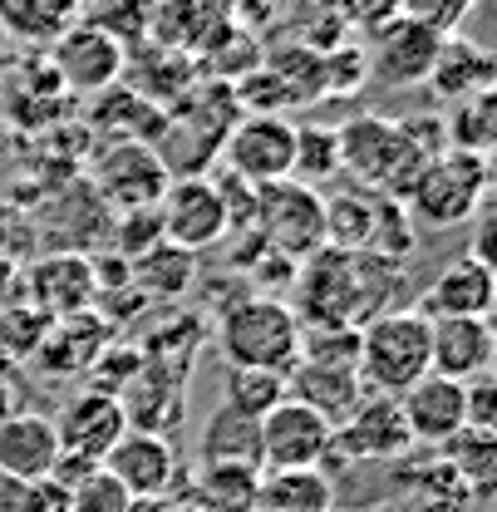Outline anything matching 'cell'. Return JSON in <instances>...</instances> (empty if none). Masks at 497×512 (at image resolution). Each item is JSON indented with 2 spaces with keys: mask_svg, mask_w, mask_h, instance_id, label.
<instances>
[{
  "mask_svg": "<svg viewBox=\"0 0 497 512\" xmlns=\"http://www.w3.org/2000/svg\"><path fill=\"white\" fill-rule=\"evenodd\" d=\"M217 355L227 370L291 375L301 360V320L281 296H247L217 320Z\"/></svg>",
  "mask_w": 497,
  "mask_h": 512,
  "instance_id": "6da1fadb",
  "label": "cell"
},
{
  "mask_svg": "<svg viewBox=\"0 0 497 512\" xmlns=\"http://www.w3.org/2000/svg\"><path fill=\"white\" fill-rule=\"evenodd\" d=\"M335 133H340V173H350L355 188L365 192H384V197L404 202L419 183V173L429 168V158L384 114H355Z\"/></svg>",
  "mask_w": 497,
  "mask_h": 512,
  "instance_id": "7a4b0ae2",
  "label": "cell"
},
{
  "mask_svg": "<svg viewBox=\"0 0 497 512\" xmlns=\"http://www.w3.org/2000/svg\"><path fill=\"white\" fill-rule=\"evenodd\" d=\"M493 197V163L483 153H438L429 158V168L419 173L414 192L404 197L414 227H429V232H448V227H463L473 222Z\"/></svg>",
  "mask_w": 497,
  "mask_h": 512,
  "instance_id": "3957f363",
  "label": "cell"
},
{
  "mask_svg": "<svg viewBox=\"0 0 497 512\" xmlns=\"http://www.w3.org/2000/svg\"><path fill=\"white\" fill-rule=\"evenodd\" d=\"M424 375H429V316L419 306H399L360 325V384L370 394L399 399Z\"/></svg>",
  "mask_w": 497,
  "mask_h": 512,
  "instance_id": "277c9868",
  "label": "cell"
},
{
  "mask_svg": "<svg viewBox=\"0 0 497 512\" xmlns=\"http://www.w3.org/2000/svg\"><path fill=\"white\" fill-rule=\"evenodd\" d=\"M251 232L266 252L286 256V261H306L325 247V207L320 192L286 178V183H266L251 192Z\"/></svg>",
  "mask_w": 497,
  "mask_h": 512,
  "instance_id": "5b68a950",
  "label": "cell"
},
{
  "mask_svg": "<svg viewBox=\"0 0 497 512\" xmlns=\"http://www.w3.org/2000/svg\"><path fill=\"white\" fill-rule=\"evenodd\" d=\"M296 320L301 330H360V286L355 256L320 247L296 271Z\"/></svg>",
  "mask_w": 497,
  "mask_h": 512,
  "instance_id": "8992f818",
  "label": "cell"
},
{
  "mask_svg": "<svg viewBox=\"0 0 497 512\" xmlns=\"http://www.w3.org/2000/svg\"><path fill=\"white\" fill-rule=\"evenodd\" d=\"M217 158L247 188L286 183L291 178V163H296V124L291 119H276V114H242L232 124V133L222 138V153Z\"/></svg>",
  "mask_w": 497,
  "mask_h": 512,
  "instance_id": "52a82bcc",
  "label": "cell"
},
{
  "mask_svg": "<svg viewBox=\"0 0 497 512\" xmlns=\"http://www.w3.org/2000/svg\"><path fill=\"white\" fill-rule=\"evenodd\" d=\"M50 74L60 79L64 94H104V89H114L119 79H124V64H128V50L109 35V30H99V25H89V20H74L69 30H64L60 40H50Z\"/></svg>",
  "mask_w": 497,
  "mask_h": 512,
  "instance_id": "ba28073f",
  "label": "cell"
},
{
  "mask_svg": "<svg viewBox=\"0 0 497 512\" xmlns=\"http://www.w3.org/2000/svg\"><path fill=\"white\" fill-rule=\"evenodd\" d=\"M158 222H163V242L192 256L232 237L227 202L212 178H173L158 202Z\"/></svg>",
  "mask_w": 497,
  "mask_h": 512,
  "instance_id": "9c48e42d",
  "label": "cell"
},
{
  "mask_svg": "<svg viewBox=\"0 0 497 512\" xmlns=\"http://www.w3.org/2000/svg\"><path fill=\"white\" fill-rule=\"evenodd\" d=\"M50 424L60 439V458H74V463H104V453L128 434L124 399L114 389H99V384L69 394Z\"/></svg>",
  "mask_w": 497,
  "mask_h": 512,
  "instance_id": "30bf717a",
  "label": "cell"
},
{
  "mask_svg": "<svg viewBox=\"0 0 497 512\" xmlns=\"http://www.w3.org/2000/svg\"><path fill=\"white\" fill-rule=\"evenodd\" d=\"M168 183H173V173L163 168V153L148 143H104L94 153V188L119 212L158 207Z\"/></svg>",
  "mask_w": 497,
  "mask_h": 512,
  "instance_id": "8fae6325",
  "label": "cell"
},
{
  "mask_svg": "<svg viewBox=\"0 0 497 512\" xmlns=\"http://www.w3.org/2000/svg\"><path fill=\"white\" fill-rule=\"evenodd\" d=\"M335 453V424L286 399L261 419V468H325Z\"/></svg>",
  "mask_w": 497,
  "mask_h": 512,
  "instance_id": "7c38bea8",
  "label": "cell"
},
{
  "mask_svg": "<svg viewBox=\"0 0 497 512\" xmlns=\"http://www.w3.org/2000/svg\"><path fill=\"white\" fill-rule=\"evenodd\" d=\"M409 424L399 414V399L389 394H365L340 424H335V453L330 458H355V463H379L409 453Z\"/></svg>",
  "mask_w": 497,
  "mask_h": 512,
  "instance_id": "4fadbf2b",
  "label": "cell"
},
{
  "mask_svg": "<svg viewBox=\"0 0 497 512\" xmlns=\"http://www.w3.org/2000/svg\"><path fill=\"white\" fill-rule=\"evenodd\" d=\"M443 40H448V35H434V30L404 20V15L389 20L384 30H374L370 45H365V50H370V79L389 84V89H414V84H424L438 60V50H443Z\"/></svg>",
  "mask_w": 497,
  "mask_h": 512,
  "instance_id": "5bb4252c",
  "label": "cell"
},
{
  "mask_svg": "<svg viewBox=\"0 0 497 512\" xmlns=\"http://www.w3.org/2000/svg\"><path fill=\"white\" fill-rule=\"evenodd\" d=\"M104 468L124 483L128 498H173L178 488V453L163 434H148V429H128L104 453Z\"/></svg>",
  "mask_w": 497,
  "mask_h": 512,
  "instance_id": "9a60e30c",
  "label": "cell"
},
{
  "mask_svg": "<svg viewBox=\"0 0 497 512\" xmlns=\"http://www.w3.org/2000/svg\"><path fill=\"white\" fill-rule=\"evenodd\" d=\"M493 301H497V271L463 252L424 286L419 311L429 320H478L493 316Z\"/></svg>",
  "mask_w": 497,
  "mask_h": 512,
  "instance_id": "2e32d148",
  "label": "cell"
},
{
  "mask_svg": "<svg viewBox=\"0 0 497 512\" xmlns=\"http://www.w3.org/2000/svg\"><path fill=\"white\" fill-rule=\"evenodd\" d=\"M493 355H497L493 316L429 320V375L468 384L478 375H493Z\"/></svg>",
  "mask_w": 497,
  "mask_h": 512,
  "instance_id": "e0dca14e",
  "label": "cell"
},
{
  "mask_svg": "<svg viewBox=\"0 0 497 512\" xmlns=\"http://www.w3.org/2000/svg\"><path fill=\"white\" fill-rule=\"evenodd\" d=\"M227 0H153L148 45H163L173 55L197 60L222 30H227Z\"/></svg>",
  "mask_w": 497,
  "mask_h": 512,
  "instance_id": "ac0fdd59",
  "label": "cell"
},
{
  "mask_svg": "<svg viewBox=\"0 0 497 512\" xmlns=\"http://www.w3.org/2000/svg\"><path fill=\"white\" fill-rule=\"evenodd\" d=\"M60 439L45 414H5L0 419V478L10 483H40L55 478Z\"/></svg>",
  "mask_w": 497,
  "mask_h": 512,
  "instance_id": "d6986e66",
  "label": "cell"
},
{
  "mask_svg": "<svg viewBox=\"0 0 497 512\" xmlns=\"http://www.w3.org/2000/svg\"><path fill=\"white\" fill-rule=\"evenodd\" d=\"M399 414H404L414 444L443 448L468 424V419H463V384L443 380V375H424L419 384H409V389L399 394Z\"/></svg>",
  "mask_w": 497,
  "mask_h": 512,
  "instance_id": "ffe728a7",
  "label": "cell"
},
{
  "mask_svg": "<svg viewBox=\"0 0 497 512\" xmlns=\"http://www.w3.org/2000/svg\"><path fill=\"white\" fill-rule=\"evenodd\" d=\"M30 301L45 311V320L79 316L99 301V281H94V261L84 256H45L30 266Z\"/></svg>",
  "mask_w": 497,
  "mask_h": 512,
  "instance_id": "44dd1931",
  "label": "cell"
},
{
  "mask_svg": "<svg viewBox=\"0 0 497 512\" xmlns=\"http://www.w3.org/2000/svg\"><path fill=\"white\" fill-rule=\"evenodd\" d=\"M124 74H133V79H124L133 94H143L148 104H158V109H168V114L183 104L187 94H192V84L202 79V74H197V60L173 55V50H163V45H143V55L128 50Z\"/></svg>",
  "mask_w": 497,
  "mask_h": 512,
  "instance_id": "7402d4cb",
  "label": "cell"
},
{
  "mask_svg": "<svg viewBox=\"0 0 497 512\" xmlns=\"http://www.w3.org/2000/svg\"><path fill=\"white\" fill-rule=\"evenodd\" d=\"M424 89L443 99V104H463V99H473V94H488L493 89V55L478 45V40H443V50H438L434 69H429V79H424Z\"/></svg>",
  "mask_w": 497,
  "mask_h": 512,
  "instance_id": "603a6c76",
  "label": "cell"
},
{
  "mask_svg": "<svg viewBox=\"0 0 497 512\" xmlns=\"http://www.w3.org/2000/svg\"><path fill=\"white\" fill-rule=\"evenodd\" d=\"M286 394L296 404L315 409L320 419L340 424L370 389L360 384V370H335V365H306V360H296V370L286 375Z\"/></svg>",
  "mask_w": 497,
  "mask_h": 512,
  "instance_id": "cb8c5ba5",
  "label": "cell"
},
{
  "mask_svg": "<svg viewBox=\"0 0 497 512\" xmlns=\"http://www.w3.org/2000/svg\"><path fill=\"white\" fill-rule=\"evenodd\" d=\"M94 124L109 128V143H148L158 148V138L168 133V109L148 104L143 94H133L124 79L104 94H94Z\"/></svg>",
  "mask_w": 497,
  "mask_h": 512,
  "instance_id": "d4e9b609",
  "label": "cell"
},
{
  "mask_svg": "<svg viewBox=\"0 0 497 512\" xmlns=\"http://www.w3.org/2000/svg\"><path fill=\"white\" fill-rule=\"evenodd\" d=\"M251 512H335V483L325 468H261Z\"/></svg>",
  "mask_w": 497,
  "mask_h": 512,
  "instance_id": "484cf974",
  "label": "cell"
},
{
  "mask_svg": "<svg viewBox=\"0 0 497 512\" xmlns=\"http://www.w3.org/2000/svg\"><path fill=\"white\" fill-rule=\"evenodd\" d=\"M256 488H261V468L251 463H197L187 503H197L202 512H251Z\"/></svg>",
  "mask_w": 497,
  "mask_h": 512,
  "instance_id": "4316f807",
  "label": "cell"
},
{
  "mask_svg": "<svg viewBox=\"0 0 497 512\" xmlns=\"http://www.w3.org/2000/svg\"><path fill=\"white\" fill-rule=\"evenodd\" d=\"M197 463H251V468H261V419H247V414L217 404L202 424Z\"/></svg>",
  "mask_w": 497,
  "mask_h": 512,
  "instance_id": "83f0119b",
  "label": "cell"
},
{
  "mask_svg": "<svg viewBox=\"0 0 497 512\" xmlns=\"http://www.w3.org/2000/svg\"><path fill=\"white\" fill-rule=\"evenodd\" d=\"M261 69L276 74L281 94H286V109H315L325 104V69H320V50H311L306 40H291V45H276L261 55Z\"/></svg>",
  "mask_w": 497,
  "mask_h": 512,
  "instance_id": "f1b7e54d",
  "label": "cell"
},
{
  "mask_svg": "<svg viewBox=\"0 0 497 512\" xmlns=\"http://www.w3.org/2000/svg\"><path fill=\"white\" fill-rule=\"evenodd\" d=\"M84 5L89 0H0V25L15 40L50 45V40H60L64 30L84 15Z\"/></svg>",
  "mask_w": 497,
  "mask_h": 512,
  "instance_id": "f546056e",
  "label": "cell"
},
{
  "mask_svg": "<svg viewBox=\"0 0 497 512\" xmlns=\"http://www.w3.org/2000/svg\"><path fill=\"white\" fill-rule=\"evenodd\" d=\"M128 271H133V286H138L143 296H153V301H173V296H183L187 286H192V276H197V256L178 252V247H168V242H158V247H148L143 256H133Z\"/></svg>",
  "mask_w": 497,
  "mask_h": 512,
  "instance_id": "4dcf8cb0",
  "label": "cell"
},
{
  "mask_svg": "<svg viewBox=\"0 0 497 512\" xmlns=\"http://www.w3.org/2000/svg\"><path fill=\"white\" fill-rule=\"evenodd\" d=\"M325 207V247L330 252H365L370 247V222H374V192L350 188L335 197H320Z\"/></svg>",
  "mask_w": 497,
  "mask_h": 512,
  "instance_id": "1f68e13d",
  "label": "cell"
},
{
  "mask_svg": "<svg viewBox=\"0 0 497 512\" xmlns=\"http://www.w3.org/2000/svg\"><path fill=\"white\" fill-rule=\"evenodd\" d=\"M443 463L458 473V483L473 493V498H488L497 473V434H483V429H458L448 444L438 448Z\"/></svg>",
  "mask_w": 497,
  "mask_h": 512,
  "instance_id": "d6a6232c",
  "label": "cell"
},
{
  "mask_svg": "<svg viewBox=\"0 0 497 512\" xmlns=\"http://www.w3.org/2000/svg\"><path fill=\"white\" fill-rule=\"evenodd\" d=\"M291 178L315 192L340 178V133L330 124H296V163H291Z\"/></svg>",
  "mask_w": 497,
  "mask_h": 512,
  "instance_id": "836d02e7",
  "label": "cell"
},
{
  "mask_svg": "<svg viewBox=\"0 0 497 512\" xmlns=\"http://www.w3.org/2000/svg\"><path fill=\"white\" fill-rule=\"evenodd\" d=\"M286 375H271V370H227V409L247 414V419H266L276 404H286Z\"/></svg>",
  "mask_w": 497,
  "mask_h": 512,
  "instance_id": "e575fe53",
  "label": "cell"
},
{
  "mask_svg": "<svg viewBox=\"0 0 497 512\" xmlns=\"http://www.w3.org/2000/svg\"><path fill=\"white\" fill-rule=\"evenodd\" d=\"M448 128V148L458 153H493V89L488 94H473L463 104H453V114L443 119Z\"/></svg>",
  "mask_w": 497,
  "mask_h": 512,
  "instance_id": "d590c367",
  "label": "cell"
},
{
  "mask_svg": "<svg viewBox=\"0 0 497 512\" xmlns=\"http://www.w3.org/2000/svg\"><path fill=\"white\" fill-rule=\"evenodd\" d=\"M320 69H325V99H335V94H360V89L370 84V50L340 40V45L320 50Z\"/></svg>",
  "mask_w": 497,
  "mask_h": 512,
  "instance_id": "8d00e7d4",
  "label": "cell"
},
{
  "mask_svg": "<svg viewBox=\"0 0 497 512\" xmlns=\"http://www.w3.org/2000/svg\"><path fill=\"white\" fill-rule=\"evenodd\" d=\"M64 493H69V512H128V503H133L124 493V483L104 463L89 468L84 478H74Z\"/></svg>",
  "mask_w": 497,
  "mask_h": 512,
  "instance_id": "74e56055",
  "label": "cell"
},
{
  "mask_svg": "<svg viewBox=\"0 0 497 512\" xmlns=\"http://www.w3.org/2000/svg\"><path fill=\"white\" fill-rule=\"evenodd\" d=\"M301 360L360 370V330H301Z\"/></svg>",
  "mask_w": 497,
  "mask_h": 512,
  "instance_id": "f35d334b",
  "label": "cell"
},
{
  "mask_svg": "<svg viewBox=\"0 0 497 512\" xmlns=\"http://www.w3.org/2000/svg\"><path fill=\"white\" fill-rule=\"evenodd\" d=\"M148 20H153V0H104V5L94 10L89 25L109 30V35L128 50L133 40H148Z\"/></svg>",
  "mask_w": 497,
  "mask_h": 512,
  "instance_id": "ab89813d",
  "label": "cell"
},
{
  "mask_svg": "<svg viewBox=\"0 0 497 512\" xmlns=\"http://www.w3.org/2000/svg\"><path fill=\"white\" fill-rule=\"evenodd\" d=\"M163 242V222H158V207H138V212H119V252L133 261V256H143L148 247H158Z\"/></svg>",
  "mask_w": 497,
  "mask_h": 512,
  "instance_id": "60d3db41",
  "label": "cell"
},
{
  "mask_svg": "<svg viewBox=\"0 0 497 512\" xmlns=\"http://www.w3.org/2000/svg\"><path fill=\"white\" fill-rule=\"evenodd\" d=\"M330 5H335V15H340L350 30H360V35H374V30H384L389 20L404 15V0H330Z\"/></svg>",
  "mask_w": 497,
  "mask_h": 512,
  "instance_id": "b9f144b4",
  "label": "cell"
},
{
  "mask_svg": "<svg viewBox=\"0 0 497 512\" xmlns=\"http://www.w3.org/2000/svg\"><path fill=\"white\" fill-rule=\"evenodd\" d=\"M463 429H483L497 434V380L493 375H478V380L463 384Z\"/></svg>",
  "mask_w": 497,
  "mask_h": 512,
  "instance_id": "7bdbcfd3",
  "label": "cell"
},
{
  "mask_svg": "<svg viewBox=\"0 0 497 512\" xmlns=\"http://www.w3.org/2000/svg\"><path fill=\"white\" fill-rule=\"evenodd\" d=\"M468 5L473 0H404V20H414V25L434 30V35H453L458 20L468 15Z\"/></svg>",
  "mask_w": 497,
  "mask_h": 512,
  "instance_id": "ee69618b",
  "label": "cell"
},
{
  "mask_svg": "<svg viewBox=\"0 0 497 512\" xmlns=\"http://www.w3.org/2000/svg\"><path fill=\"white\" fill-rule=\"evenodd\" d=\"M15 512H69V493L55 478H40V483H20L15 493Z\"/></svg>",
  "mask_w": 497,
  "mask_h": 512,
  "instance_id": "f6af8a7d",
  "label": "cell"
},
{
  "mask_svg": "<svg viewBox=\"0 0 497 512\" xmlns=\"http://www.w3.org/2000/svg\"><path fill=\"white\" fill-rule=\"evenodd\" d=\"M158 512H202V508H197V503H187V498H163Z\"/></svg>",
  "mask_w": 497,
  "mask_h": 512,
  "instance_id": "bcb514c9",
  "label": "cell"
}]
</instances>
